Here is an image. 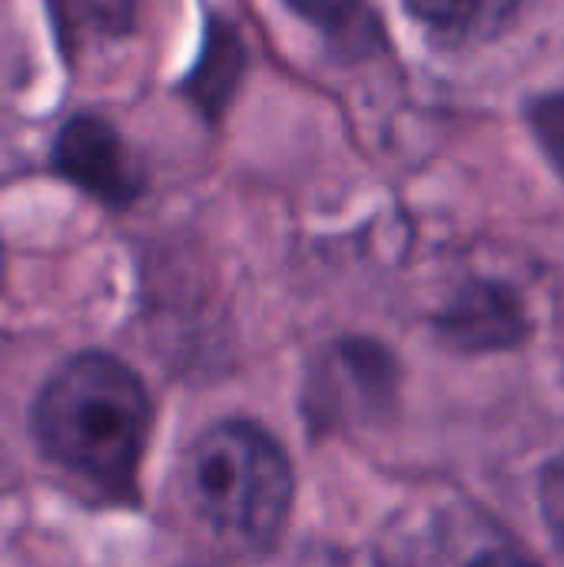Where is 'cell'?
I'll use <instances>...</instances> for the list:
<instances>
[{
    "label": "cell",
    "instance_id": "cell-1",
    "mask_svg": "<svg viewBox=\"0 0 564 567\" xmlns=\"http://www.w3.org/2000/svg\"><path fill=\"white\" fill-rule=\"evenodd\" d=\"M153 399L133 365L103 349L66 355L30 402L37 452L110 505L140 498Z\"/></svg>",
    "mask_w": 564,
    "mask_h": 567
},
{
    "label": "cell",
    "instance_id": "cell-2",
    "mask_svg": "<svg viewBox=\"0 0 564 567\" xmlns=\"http://www.w3.org/2000/svg\"><path fill=\"white\" fill-rule=\"evenodd\" d=\"M186 508L219 542L246 551H269L293 515L296 475L283 442L253 419L206 425L186 449Z\"/></svg>",
    "mask_w": 564,
    "mask_h": 567
},
{
    "label": "cell",
    "instance_id": "cell-3",
    "mask_svg": "<svg viewBox=\"0 0 564 567\" xmlns=\"http://www.w3.org/2000/svg\"><path fill=\"white\" fill-rule=\"evenodd\" d=\"M50 166L60 179L113 213L130 209L146 193V173L140 159L120 130L100 113H73L57 130Z\"/></svg>",
    "mask_w": 564,
    "mask_h": 567
},
{
    "label": "cell",
    "instance_id": "cell-4",
    "mask_svg": "<svg viewBox=\"0 0 564 567\" xmlns=\"http://www.w3.org/2000/svg\"><path fill=\"white\" fill-rule=\"evenodd\" d=\"M389 385V355L369 339H342L332 349H326L316 359V369L306 375L302 415L316 432L332 429L346 392H356L366 405H376Z\"/></svg>",
    "mask_w": 564,
    "mask_h": 567
},
{
    "label": "cell",
    "instance_id": "cell-5",
    "mask_svg": "<svg viewBox=\"0 0 564 567\" xmlns=\"http://www.w3.org/2000/svg\"><path fill=\"white\" fill-rule=\"evenodd\" d=\"M246 73V43L233 23L209 17L199 43V56L183 80V96L206 123H219L229 110Z\"/></svg>",
    "mask_w": 564,
    "mask_h": 567
},
{
    "label": "cell",
    "instance_id": "cell-6",
    "mask_svg": "<svg viewBox=\"0 0 564 567\" xmlns=\"http://www.w3.org/2000/svg\"><path fill=\"white\" fill-rule=\"evenodd\" d=\"M63 56L116 43L136 30L140 0H47Z\"/></svg>",
    "mask_w": 564,
    "mask_h": 567
},
{
    "label": "cell",
    "instance_id": "cell-7",
    "mask_svg": "<svg viewBox=\"0 0 564 567\" xmlns=\"http://www.w3.org/2000/svg\"><path fill=\"white\" fill-rule=\"evenodd\" d=\"M406 10L445 43H479L495 37L525 0H402Z\"/></svg>",
    "mask_w": 564,
    "mask_h": 567
},
{
    "label": "cell",
    "instance_id": "cell-8",
    "mask_svg": "<svg viewBox=\"0 0 564 567\" xmlns=\"http://www.w3.org/2000/svg\"><path fill=\"white\" fill-rule=\"evenodd\" d=\"M519 306L499 286L469 289L442 319V332L459 346H502L519 336Z\"/></svg>",
    "mask_w": 564,
    "mask_h": 567
},
{
    "label": "cell",
    "instance_id": "cell-9",
    "mask_svg": "<svg viewBox=\"0 0 564 567\" xmlns=\"http://www.w3.org/2000/svg\"><path fill=\"white\" fill-rule=\"evenodd\" d=\"M529 116H532L535 136L542 140L548 159L555 163V169L564 176V93L542 96V100L532 106Z\"/></svg>",
    "mask_w": 564,
    "mask_h": 567
},
{
    "label": "cell",
    "instance_id": "cell-10",
    "mask_svg": "<svg viewBox=\"0 0 564 567\" xmlns=\"http://www.w3.org/2000/svg\"><path fill=\"white\" fill-rule=\"evenodd\" d=\"M286 3L309 23L326 30H346L362 10V0H286Z\"/></svg>",
    "mask_w": 564,
    "mask_h": 567
},
{
    "label": "cell",
    "instance_id": "cell-11",
    "mask_svg": "<svg viewBox=\"0 0 564 567\" xmlns=\"http://www.w3.org/2000/svg\"><path fill=\"white\" fill-rule=\"evenodd\" d=\"M542 495H545V518L552 522V528H555V535H558V545L564 548V462L558 465H552L548 472H545V488H542Z\"/></svg>",
    "mask_w": 564,
    "mask_h": 567
},
{
    "label": "cell",
    "instance_id": "cell-12",
    "mask_svg": "<svg viewBox=\"0 0 564 567\" xmlns=\"http://www.w3.org/2000/svg\"><path fill=\"white\" fill-rule=\"evenodd\" d=\"M465 567H539L535 561H529V558H522V555H515V551H485V555H479L475 561H469Z\"/></svg>",
    "mask_w": 564,
    "mask_h": 567
}]
</instances>
